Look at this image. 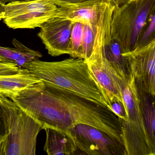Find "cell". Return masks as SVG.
Wrapping results in <instances>:
<instances>
[{"label": "cell", "mask_w": 155, "mask_h": 155, "mask_svg": "<svg viewBox=\"0 0 155 155\" xmlns=\"http://www.w3.org/2000/svg\"><path fill=\"white\" fill-rule=\"evenodd\" d=\"M10 98L38 123L41 129L50 128L68 132L79 124H85L122 142L121 124L113 111L58 86L41 81Z\"/></svg>", "instance_id": "6da1fadb"}, {"label": "cell", "mask_w": 155, "mask_h": 155, "mask_svg": "<svg viewBox=\"0 0 155 155\" xmlns=\"http://www.w3.org/2000/svg\"><path fill=\"white\" fill-rule=\"evenodd\" d=\"M37 78L68 90L108 108L100 89L83 59H66L55 62L35 60L24 64Z\"/></svg>", "instance_id": "7a4b0ae2"}, {"label": "cell", "mask_w": 155, "mask_h": 155, "mask_svg": "<svg viewBox=\"0 0 155 155\" xmlns=\"http://www.w3.org/2000/svg\"><path fill=\"white\" fill-rule=\"evenodd\" d=\"M5 120L3 155H35L37 137L41 128L9 98L0 93Z\"/></svg>", "instance_id": "3957f363"}, {"label": "cell", "mask_w": 155, "mask_h": 155, "mask_svg": "<svg viewBox=\"0 0 155 155\" xmlns=\"http://www.w3.org/2000/svg\"><path fill=\"white\" fill-rule=\"evenodd\" d=\"M155 11V0H134L116 4L110 22V34L119 43L123 53L137 48L140 37Z\"/></svg>", "instance_id": "277c9868"}, {"label": "cell", "mask_w": 155, "mask_h": 155, "mask_svg": "<svg viewBox=\"0 0 155 155\" xmlns=\"http://www.w3.org/2000/svg\"><path fill=\"white\" fill-rule=\"evenodd\" d=\"M122 95L128 113L127 120L120 123L126 155H155V144L145 127L133 75L124 83Z\"/></svg>", "instance_id": "5b68a950"}, {"label": "cell", "mask_w": 155, "mask_h": 155, "mask_svg": "<svg viewBox=\"0 0 155 155\" xmlns=\"http://www.w3.org/2000/svg\"><path fill=\"white\" fill-rule=\"evenodd\" d=\"M58 9L50 0L10 2L5 5L3 21L13 29H35L54 17Z\"/></svg>", "instance_id": "8992f818"}, {"label": "cell", "mask_w": 155, "mask_h": 155, "mask_svg": "<svg viewBox=\"0 0 155 155\" xmlns=\"http://www.w3.org/2000/svg\"><path fill=\"white\" fill-rule=\"evenodd\" d=\"M68 131L75 140V155H126L123 142L92 126L79 124Z\"/></svg>", "instance_id": "52a82bcc"}, {"label": "cell", "mask_w": 155, "mask_h": 155, "mask_svg": "<svg viewBox=\"0 0 155 155\" xmlns=\"http://www.w3.org/2000/svg\"><path fill=\"white\" fill-rule=\"evenodd\" d=\"M103 44L102 40H95L91 55L84 61L109 107L110 103L115 99L125 103L122 88L126 82L122 81L105 59L103 52Z\"/></svg>", "instance_id": "ba28073f"}, {"label": "cell", "mask_w": 155, "mask_h": 155, "mask_svg": "<svg viewBox=\"0 0 155 155\" xmlns=\"http://www.w3.org/2000/svg\"><path fill=\"white\" fill-rule=\"evenodd\" d=\"M75 22L65 18L53 17L41 26L38 36L52 57L70 55L71 37Z\"/></svg>", "instance_id": "9c48e42d"}, {"label": "cell", "mask_w": 155, "mask_h": 155, "mask_svg": "<svg viewBox=\"0 0 155 155\" xmlns=\"http://www.w3.org/2000/svg\"><path fill=\"white\" fill-rule=\"evenodd\" d=\"M123 55L128 61L134 79L142 81L155 96V41Z\"/></svg>", "instance_id": "30bf717a"}, {"label": "cell", "mask_w": 155, "mask_h": 155, "mask_svg": "<svg viewBox=\"0 0 155 155\" xmlns=\"http://www.w3.org/2000/svg\"><path fill=\"white\" fill-rule=\"evenodd\" d=\"M102 1L87 0L67 7H59L54 17L68 19L74 22L87 23L94 28Z\"/></svg>", "instance_id": "8fae6325"}, {"label": "cell", "mask_w": 155, "mask_h": 155, "mask_svg": "<svg viewBox=\"0 0 155 155\" xmlns=\"http://www.w3.org/2000/svg\"><path fill=\"white\" fill-rule=\"evenodd\" d=\"M103 52L106 60L122 81H128L132 76L129 64L119 43L110 34V28L105 35Z\"/></svg>", "instance_id": "7c38bea8"}, {"label": "cell", "mask_w": 155, "mask_h": 155, "mask_svg": "<svg viewBox=\"0 0 155 155\" xmlns=\"http://www.w3.org/2000/svg\"><path fill=\"white\" fill-rule=\"evenodd\" d=\"M46 140L44 150L48 155H75L76 146L70 131L64 132L52 128L44 129Z\"/></svg>", "instance_id": "4fadbf2b"}, {"label": "cell", "mask_w": 155, "mask_h": 155, "mask_svg": "<svg viewBox=\"0 0 155 155\" xmlns=\"http://www.w3.org/2000/svg\"><path fill=\"white\" fill-rule=\"evenodd\" d=\"M135 83L145 127L150 138L155 144V96L141 81L135 79Z\"/></svg>", "instance_id": "5bb4252c"}, {"label": "cell", "mask_w": 155, "mask_h": 155, "mask_svg": "<svg viewBox=\"0 0 155 155\" xmlns=\"http://www.w3.org/2000/svg\"><path fill=\"white\" fill-rule=\"evenodd\" d=\"M15 48L0 46V60L3 62L14 64L20 69L28 62L42 57L39 52L28 48L16 39L12 40Z\"/></svg>", "instance_id": "9a60e30c"}, {"label": "cell", "mask_w": 155, "mask_h": 155, "mask_svg": "<svg viewBox=\"0 0 155 155\" xmlns=\"http://www.w3.org/2000/svg\"><path fill=\"white\" fill-rule=\"evenodd\" d=\"M41 81L27 69L21 68L16 74L0 75V93L9 98L18 91Z\"/></svg>", "instance_id": "2e32d148"}, {"label": "cell", "mask_w": 155, "mask_h": 155, "mask_svg": "<svg viewBox=\"0 0 155 155\" xmlns=\"http://www.w3.org/2000/svg\"><path fill=\"white\" fill-rule=\"evenodd\" d=\"M83 24L75 22L73 24L71 37V52L70 56L74 58H82L81 42Z\"/></svg>", "instance_id": "e0dca14e"}, {"label": "cell", "mask_w": 155, "mask_h": 155, "mask_svg": "<svg viewBox=\"0 0 155 155\" xmlns=\"http://www.w3.org/2000/svg\"><path fill=\"white\" fill-rule=\"evenodd\" d=\"M83 24L81 50H82V58L85 60L90 57L93 51L96 31H95V27L92 28L89 24H87V23H83Z\"/></svg>", "instance_id": "ac0fdd59"}, {"label": "cell", "mask_w": 155, "mask_h": 155, "mask_svg": "<svg viewBox=\"0 0 155 155\" xmlns=\"http://www.w3.org/2000/svg\"><path fill=\"white\" fill-rule=\"evenodd\" d=\"M154 41H155V11L152 12L150 16L147 23L144 27L140 37L136 48L145 47Z\"/></svg>", "instance_id": "d6986e66"}, {"label": "cell", "mask_w": 155, "mask_h": 155, "mask_svg": "<svg viewBox=\"0 0 155 155\" xmlns=\"http://www.w3.org/2000/svg\"><path fill=\"white\" fill-rule=\"evenodd\" d=\"M110 110L118 117L120 123L127 120V110L125 103L115 99L110 103Z\"/></svg>", "instance_id": "ffe728a7"}, {"label": "cell", "mask_w": 155, "mask_h": 155, "mask_svg": "<svg viewBox=\"0 0 155 155\" xmlns=\"http://www.w3.org/2000/svg\"><path fill=\"white\" fill-rule=\"evenodd\" d=\"M6 137L5 118L2 107L0 104V155H3L4 143Z\"/></svg>", "instance_id": "44dd1931"}, {"label": "cell", "mask_w": 155, "mask_h": 155, "mask_svg": "<svg viewBox=\"0 0 155 155\" xmlns=\"http://www.w3.org/2000/svg\"><path fill=\"white\" fill-rule=\"evenodd\" d=\"M19 70V68L16 65L2 62L0 60V75L16 74Z\"/></svg>", "instance_id": "7402d4cb"}, {"label": "cell", "mask_w": 155, "mask_h": 155, "mask_svg": "<svg viewBox=\"0 0 155 155\" xmlns=\"http://www.w3.org/2000/svg\"><path fill=\"white\" fill-rule=\"evenodd\" d=\"M57 6L59 7H65L78 2H82L87 0H50ZM130 0H116L117 4L121 5L127 3Z\"/></svg>", "instance_id": "603a6c76"}, {"label": "cell", "mask_w": 155, "mask_h": 155, "mask_svg": "<svg viewBox=\"0 0 155 155\" xmlns=\"http://www.w3.org/2000/svg\"><path fill=\"white\" fill-rule=\"evenodd\" d=\"M5 16V5L0 2V20H3Z\"/></svg>", "instance_id": "cb8c5ba5"}, {"label": "cell", "mask_w": 155, "mask_h": 155, "mask_svg": "<svg viewBox=\"0 0 155 155\" xmlns=\"http://www.w3.org/2000/svg\"><path fill=\"white\" fill-rule=\"evenodd\" d=\"M28 1H34V0H0V2L3 5L10 3V2H18Z\"/></svg>", "instance_id": "d4e9b609"}, {"label": "cell", "mask_w": 155, "mask_h": 155, "mask_svg": "<svg viewBox=\"0 0 155 155\" xmlns=\"http://www.w3.org/2000/svg\"><path fill=\"white\" fill-rule=\"evenodd\" d=\"M134 1V0H130V1Z\"/></svg>", "instance_id": "484cf974"}]
</instances>
